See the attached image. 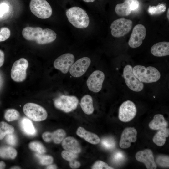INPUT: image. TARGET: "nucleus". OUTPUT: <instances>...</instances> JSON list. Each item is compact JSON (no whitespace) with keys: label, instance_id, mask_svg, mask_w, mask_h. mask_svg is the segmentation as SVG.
Segmentation results:
<instances>
[{"label":"nucleus","instance_id":"obj_8","mask_svg":"<svg viewBox=\"0 0 169 169\" xmlns=\"http://www.w3.org/2000/svg\"><path fill=\"white\" fill-rule=\"evenodd\" d=\"M78 103V99L75 96L62 95L54 100V105L57 109L68 113L75 109Z\"/></svg>","mask_w":169,"mask_h":169},{"label":"nucleus","instance_id":"obj_40","mask_svg":"<svg viewBox=\"0 0 169 169\" xmlns=\"http://www.w3.org/2000/svg\"><path fill=\"white\" fill-rule=\"evenodd\" d=\"M131 10L137 9L139 5V2L137 0H127Z\"/></svg>","mask_w":169,"mask_h":169},{"label":"nucleus","instance_id":"obj_34","mask_svg":"<svg viewBox=\"0 0 169 169\" xmlns=\"http://www.w3.org/2000/svg\"><path fill=\"white\" fill-rule=\"evenodd\" d=\"M11 11V7L8 3L3 2L0 4V18L10 13Z\"/></svg>","mask_w":169,"mask_h":169},{"label":"nucleus","instance_id":"obj_45","mask_svg":"<svg viewBox=\"0 0 169 169\" xmlns=\"http://www.w3.org/2000/svg\"><path fill=\"white\" fill-rule=\"evenodd\" d=\"M6 166L5 163L3 161H0V169H4Z\"/></svg>","mask_w":169,"mask_h":169},{"label":"nucleus","instance_id":"obj_12","mask_svg":"<svg viewBox=\"0 0 169 169\" xmlns=\"http://www.w3.org/2000/svg\"><path fill=\"white\" fill-rule=\"evenodd\" d=\"M105 78L104 73L99 70L94 71L89 76L87 82L89 89L91 91L97 93L102 89Z\"/></svg>","mask_w":169,"mask_h":169},{"label":"nucleus","instance_id":"obj_48","mask_svg":"<svg viewBox=\"0 0 169 169\" xmlns=\"http://www.w3.org/2000/svg\"><path fill=\"white\" fill-rule=\"evenodd\" d=\"M11 169H20V168L18 166H14L12 167Z\"/></svg>","mask_w":169,"mask_h":169},{"label":"nucleus","instance_id":"obj_46","mask_svg":"<svg viewBox=\"0 0 169 169\" xmlns=\"http://www.w3.org/2000/svg\"><path fill=\"white\" fill-rule=\"evenodd\" d=\"M86 2H94L95 0H83Z\"/></svg>","mask_w":169,"mask_h":169},{"label":"nucleus","instance_id":"obj_9","mask_svg":"<svg viewBox=\"0 0 169 169\" xmlns=\"http://www.w3.org/2000/svg\"><path fill=\"white\" fill-rule=\"evenodd\" d=\"M132 67L126 65L123 70V76L125 82L128 87L135 92L141 91L144 87L143 83L140 81L133 73Z\"/></svg>","mask_w":169,"mask_h":169},{"label":"nucleus","instance_id":"obj_39","mask_svg":"<svg viewBox=\"0 0 169 169\" xmlns=\"http://www.w3.org/2000/svg\"><path fill=\"white\" fill-rule=\"evenodd\" d=\"M125 159V156L121 151H117L113 155L112 159L113 161L116 163H120L122 162Z\"/></svg>","mask_w":169,"mask_h":169},{"label":"nucleus","instance_id":"obj_37","mask_svg":"<svg viewBox=\"0 0 169 169\" xmlns=\"http://www.w3.org/2000/svg\"><path fill=\"white\" fill-rule=\"evenodd\" d=\"M92 169H112V167L109 166L105 162L101 161H98L96 162L92 166Z\"/></svg>","mask_w":169,"mask_h":169},{"label":"nucleus","instance_id":"obj_7","mask_svg":"<svg viewBox=\"0 0 169 169\" xmlns=\"http://www.w3.org/2000/svg\"><path fill=\"white\" fill-rule=\"evenodd\" d=\"M28 66V62L25 58H21L15 61L11 71V76L12 79L16 82L24 81L26 77V71Z\"/></svg>","mask_w":169,"mask_h":169},{"label":"nucleus","instance_id":"obj_17","mask_svg":"<svg viewBox=\"0 0 169 169\" xmlns=\"http://www.w3.org/2000/svg\"><path fill=\"white\" fill-rule=\"evenodd\" d=\"M62 145L65 150L76 154L80 153L81 151L79 143L72 137L69 136L64 138L62 141Z\"/></svg>","mask_w":169,"mask_h":169},{"label":"nucleus","instance_id":"obj_29","mask_svg":"<svg viewBox=\"0 0 169 169\" xmlns=\"http://www.w3.org/2000/svg\"><path fill=\"white\" fill-rule=\"evenodd\" d=\"M4 116L7 121H11L18 120L20 118V114L15 109H11L6 111Z\"/></svg>","mask_w":169,"mask_h":169},{"label":"nucleus","instance_id":"obj_25","mask_svg":"<svg viewBox=\"0 0 169 169\" xmlns=\"http://www.w3.org/2000/svg\"><path fill=\"white\" fill-rule=\"evenodd\" d=\"M131 11L127 0H125L123 3L118 4L115 8V13L120 16H128L130 14Z\"/></svg>","mask_w":169,"mask_h":169},{"label":"nucleus","instance_id":"obj_10","mask_svg":"<svg viewBox=\"0 0 169 169\" xmlns=\"http://www.w3.org/2000/svg\"><path fill=\"white\" fill-rule=\"evenodd\" d=\"M136 112L135 104L131 100H127L123 102L119 108V118L123 122L130 121L135 116Z\"/></svg>","mask_w":169,"mask_h":169},{"label":"nucleus","instance_id":"obj_32","mask_svg":"<svg viewBox=\"0 0 169 169\" xmlns=\"http://www.w3.org/2000/svg\"><path fill=\"white\" fill-rule=\"evenodd\" d=\"M42 154H36V156L39 159L40 163L42 165H49L53 162V157L49 155H44Z\"/></svg>","mask_w":169,"mask_h":169},{"label":"nucleus","instance_id":"obj_41","mask_svg":"<svg viewBox=\"0 0 169 169\" xmlns=\"http://www.w3.org/2000/svg\"><path fill=\"white\" fill-rule=\"evenodd\" d=\"M42 137L44 141L46 142H49L52 141L51 132H45L43 134Z\"/></svg>","mask_w":169,"mask_h":169},{"label":"nucleus","instance_id":"obj_22","mask_svg":"<svg viewBox=\"0 0 169 169\" xmlns=\"http://www.w3.org/2000/svg\"><path fill=\"white\" fill-rule=\"evenodd\" d=\"M169 136V130L167 128H165L159 131L154 136L152 140L157 146H162L165 143L166 138Z\"/></svg>","mask_w":169,"mask_h":169},{"label":"nucleus","instance_id":"obj_30","mask_svg":"<svg viewBox=\"0 0 169 169\" xmlns=\"http://www.w3.org/2000/svg\"><path fill=\"white\" fill-rule=\"evenodd\" d=\"M29 146L32 150L40 154H43L46 152L45 147L38 141H34L30 142Z\"/></svg>","mask_w":169,"mask_h":169},{"label":"nucleus","instance_id":"obj_47","mask_svg":"<svg viewBox=\"0 0 169 169\" xmlns=\"http://www.w3.org/2000/svg\"><path fill=\"white\" fill-rule=\"evenodd\" d=\"M169 8H168L167 11V18L169 20Z\"/></svg>","mask_w":169,"mask_h":169},{"label":"nucleus","instance_id":"obj_44","mask_svg":"<svg viewBox=\"0 0 169 169\" xmlns=\"http://www.w3.org/2000/svg\"><path fill=\"white\" fill-rule=\"evenodd\" d=\"M57 168V167L56 165H51L48 166L46 168L48 169H55Z\"/></svg>","mask_w":169,"mask_h":169},{"label":"nucleus","instance_id":"obj_21","mask_svg":"<svg viewBox=\"0 0 169 169\" xmlns=\"http://www.w3.org/2000/svg\"><path fill=\"white\" fill-rule=\"evenodd\" d=\"M80 105L83 112L87 115L93 113L94 108L93 104V99L92 97L89 95H84L81 98Z\"/></svg>","mask_w":169,"mask_h":169},{"label":"nucleus","instance_id":"obj_38","mask_svg":"<svg viewBox=\"0 0 169 169\" xmlns=\"http://www.w3.org/2000/svg\"><path fill=\"white\" fill-rule=\"evenodd\" d=\"M13 133L7 134L6 136L5 141L8 144L14 146L16 145L17 140L16 136Z\"/></svg>","mask_w":169,"mask_h":169},{"label":"nucleus","instance_id":"obj_5","mask_svg":"<svg viewBox=\"0 0 169 169\" xmlns=\"http://www.w3.org/2000/svg\"><path fill=\"white\" fill-rule=\"evenodd\" d=\"M23 110L28 117L35 121L44 120L48 115L46 111L43 107L34 103L26 104L23 107Z\"/></svg>","mask_w":169,"mask_h":169},{"label":"nucleus","instance_id":"obj_18","mask_svg":"<svg viewBox=\"0 0 169 169\" xmlns=\"http://www.w3.org/2000/svg\"><path fill=\"white\" fill-rule=\"evenodd\" d=\"M151 52L153 55L162 57L169 55V42L163 41L157 43L151 48Z\"/></svg>","mask_w":169,"mask_h":169},{"label":"nucleus","instance_id":"obj_16","mask_svg":"<svg viewBox=\"0 0 169 169\" xmlns=\"http://www.w3.org/2000/svg\"><path fill=\"white\" fill-rule=\"evenodd\" d=\"M135 157L138 161L143 163L147 169H155L157 167L153 152L150 149H146L138 151Z\"/></svg>","mask_w":169,"mask_h":169},{"label":"nucleus","instance_id":"obj_36","mask_svg":"<svg viewBox=\"0 0 169 169\" xmlns=\"http://www.w3.org/2000/svg\"><path fill=\"white\" fill-rule=\"evenodd\" d=\"M10 35V31L6 27H2L0 30V42L7 39Z\"/></svg>","mask_w":169,"mask_h":169},{"label":"nucleus","instance_id":"obj_2","mask_svg":"<svg viewBox=\"0 0 169 169\" xmlns=\"http://www.w3.org/2000/svg\"><path fill=\"white\" fill-rule=\"evenodd\" d=\"M66 14L69 22L74 27L83 29L88 26L90 20L86 11L78 7H73L67 9Z\"/></svg>","mask_w":169,"mask_h":169},{"label":"nucleus","instance_id":"obj_26","mask_svg":"<svg viewBox=\"0 0 169 169\" xmlns=\"http://www.w3.org/2000/svg\"><path fill=\"white\" fill-rule=\"evenodd\" d=\"M14 127L4 121L0 122V140H2L8 134L13 133Z\"/></svg>","mask_w":169,"mask_h":169},{"label":"nucleus","instance_id":"obj_3","mask_svg":"<svg viewBox=\"0 0 169 169\" xmlns=\"http://www.w3.org/2000/svg\"><path fill=\"white\" fill-rule=\"evenodd\" d=\"M133 72L135 76L141 82L151 83L159 80L161 74L158 70L154 67L148 66L146 68L137 65L133 67Z\"/></svg>","mask_w":169,"mask_h":169},{"label":"nucleus","instance_id":"obj_23","mask_svg":"<svg viewBox=\"0 0 169 169\" xmlns=\"http://www.w3.org/2000/svg\"><path fill=\"white\" fill-rule=\"evenodd\" d=\"M21 126L24 133L29 136H34L36 131L32 121L28 118H23L21 121Z\"/></svg>","mask_w":169,"mask_h":169},{"label":"nucleus","instance_id":"obj_15","mask_svg":"<svg viewBox=\"0 0 169 169\" xmlns=\"http://www.w3.org/2000/svg\"><path fill=\"white\" fill-rule=\"evenodd\" d=\"M137 131L134 127H127L123 131L119 142L120 147L123 149L129 148L131 142L137 140Z\"/></svg>","mask_w":169,"mask_h":169},{"label":"nucleus","instance_id":"obj_28","mask_svg":"<svg viewBox=\"0 0 169 169\" xmlns=\"http://www.w3.org/2000/svg\"><path fill=\"white\" fill-rule=\"evenodd\" d=\"M166 9L165 4L161 3L159 4L156 6H149L148 11L151 15H158L165 12Z\"/></svg>","mask_w":169,"mask_h":169},{"label":"nucleus","instance_id":"obj_24","mask_svg":"<svg viewBox=\"0 0 169 169\" xmlns=\"http://www.w3.org/2000/svg\"><path fill=\"white\" fill-rule=\"evenodd\" d=\"M17 154L16 150L12 147L3 146L0 147V157L2 158L14 159Z\"/></svg>","mask_w":169,"mask_h":169},{"label":"nucleus","instance_id":"obj_1","mask_svg":"<svg viewBox=\"0 0 169 169\" xmlns=\"http://www.w3.org/2000/svg\"><path fill=\"white\" fill-rule=\"evenodd\" d=\"M23 37L28 40L35 41L39 44L49 43L55 40L57 35L53 30L40 27H26L22 31Z\"/></svg>","mask_w":169,"mask_h":169},{"label":"nucleus","instance_id":"obj_35","mask_svg":"<svg viewBox=\"0 0 169 169\" xmlns=\"http://www.w3.org/2000/svg\"><path fill=\"white\" fill-rule=\"evenodd\" d=\"M61 156L63 158L69 161L76 159L78 157L76 154L67 150L63 151L61 153Z\"/></svg>","mask_w":169,"mask_h":169},{"label":"nucleus","instance_id":"obj_13","mask_svg":"<svg viewBox=\"0 0 169 169\" xmlns=\"http://www.w3.org/2000/svg\"><path fill=\"white\" fill-rule=\"evenodd\" d=\"M74 56L71 53H66L57 58L54 62V68L63 74H66L74 63Z\"/></svg>","mask_w":169,"mask_h":169},{"label":"nucleus","instance_id":"obj_42","mask_svg":"<svg viewBox=\"0 0 169 169\" xmlns=\"http://www.w3.org/2000/svg\"><path fill=\"white\" fill-rule=\"evenodd\" d=\"M69 162V165L70 167L73 169H76L79 168L80 166V162L76 159L71 160Z\"/></svg>","mask_w":169,"mask_h":169},{"label":"nucleus","instance_id":"obj_43","mask_svg":"<svg viewBox=\"0 0 169 169\" xmlns=\"http://www.w3.org/2000/svg\"><path fill=\"white\" fill-rule=\"evenodd\" d=\"M4 60V52L0 49V67L3 64Z\"/></svg>","mask_w":169,"mask_h":169},{"label":"nucleus","instance_id":"obj_33","mask_svg":"<svg viewBox=\"0 0 169 169\" xmlns=\"http://www.w3.org/2000/svg\"><path fill=\"white\" fill-rule=\"evenodd\" d=\"M101 144L104 148L107 149H113L115 146L114 140L112 138L110 137H107L102 139Z\"/></svg>","mask_w":169,"mask_h":169},{"label":"nucleus","instance_id":"obj_27","mask_svg":"<svg viewBox=\"0 0 169 169\" xmlns=\"http://www.w3.org/2000/svg\"><path fill=\"white\" fill-rule=\"evenodd\" d=\"M66 135L65 131L62 129H58L51 133V139L55 144H59L62 141Z\"/></svg>","mask_w":169,"mask_h":169},{"label":"nucleus","instance_id":"obj_20","mask_svg":"<svg viewBox=\"0 0 169 169\" xmlns=\"http://www.w3.org/2000/svg\"><path fill=\"white\" fill-rule=\"evenodd\" d=\"M168 125L167 122L163 116L160 114L155 115L149 124L150 128L154 130H159L167 127Z\"/></svg>","mask_w":169,"mask_h":169},{"label":"nucleus","instance_id":"obj_11","mask_svg":"<svg viewBox=\"0 0 169 169\" xmlns=\"http://www.w3.org/2000/svg\"><path fill=\"white\" fill-rule=\"evenodd\" d=\"M146 34L145 27L141 24H138L134 28L128 41V44L132 48L139 47L145 39Z\"/></svg>","mask_w":169,"mask_h":169},{"label":"nucleus","instance_id":"obj_6","mask_svg":"<svg viewBox=\"0 0 169 169\" xmlns=\"http://www.w3.org/2000/svg\"><path fill=\"white\" fill-rule=\"evenodd\" d=\"M132 21L124 18H121L114 20L111 23L110 28L113 36L119 38L128 33L132 28Z\"/></svg>","mask_w":169,"mask_h":169},{"label":"nucleus","instance_id":"obj_31","mask_svg":"<svg viewBox=\"0 0 169 169\" xmlns=\"http://www.w3.org/2000/svg\"><path fill=\"white\" fill-rule=\"evenodd\" d=\"M156 162L158 165L161 167H169V156L163 155H159L156 158Z\"/></svg>","mask_w":169,"mask_h":169},{"label":"nucleus","instance_id":"obj_4","mask_svg":"<svg viewBox=\"0 0 169 169\" xmlns=\"http://www.w3.org/2000/svg\"><path fill=\"white\" fill-rule=\"evenodd\" d=\"M29 7L32 13L40 18L46 19L52 14V8L46 0H31Z\"/></svg>","mask_w":169,"mask_h":169},{"label":"nucleus","instance_id":"obj_14","mask_svg":"<svg viewBox=\"0 0 169 169\" xmlns=\"http://www.w3.org/2000/svg\"><path fill=\"white\" fill-rule=\"evenodd\" d=\"M91 63L90 59L88 57H83L74 63L69 71L70 74L74 77L81 76L86 71Z\"/></svg>","mask_w":169,"mask_h":169},{"label":"nucleus","instance_id":"obj_19","mask_svg":"<svg viewBox=\"0 0 169 169\" xmlns=\"http://www.w3.org/2000/svg\"><path fill=\"white\" fill-rule=\"evenodd\" d=\"M76 134L88 142L93 144H97L100 141V138L97 135L87 131L81 127L78 128Z\"/></svg>","mask_w":169,"mask_h":169}]
</instances>
